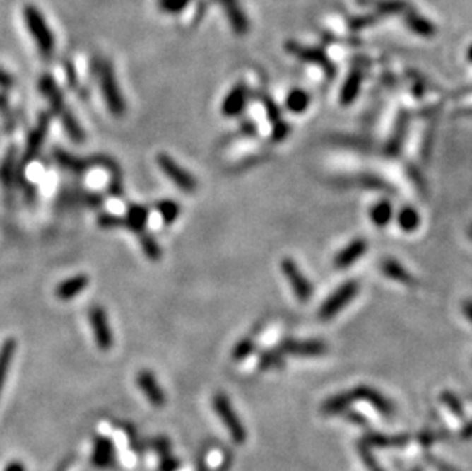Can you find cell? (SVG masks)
Masks as SVG:
<instances>
[{
  "instance_id": "1",
  "label": "cell",
  "mask_w": 472,
  "mask_h": 471,
  "mask_svg": "<svg viewBox=\"0 0 472 471\" xmlns=\"http://www.w3.org/2000/svg\"><path fill=\"white\" fill-rule=\"evenodd\" d=\"M23 17L28 31H30L34 39L42 57L45 60H51L55 51V40L52 31L49 30V25L40 13V9L34 5H26L23 8Z\"/></svg>"
},
{
  "instance_id": "2",
  "label": "cell",
  "mask_w": 472,
  "mask_h": 471,
  "mask_svg": "<svg viewBox=\"0 0 472 471\" xmlns=\"http://www.w3.org/2000/svg\"><path fill=\"white\" fill-rule=\"evenodd\" d=\"M97 71L100 78V88L102 98L106 101V106L110 110V114L115 118L124 117L126 114V101L119 91L118 81L115 77V72L109 60H98Z\"/></svg>"
},
{
  "instance_id": "3",
  "label": "cell",
  "mask_w": 472,
  "mask_h": 471,
  "mask_svg": "<svg viewBox=\"0 0 472 471\" xmlns=\"http://www.w3.org/2000/svg\"><path fill=\"white\" fill-rule=\"evenodd\" d=\"M39 88H40L42 95L46 100H48V103H49V106H51L54 114L60 117L64 130L66 132L77 130L78 126H80L78 121H77V118L73 117L72 110H69L68 107H66L63 93L60 92L59 86H57V83L51 77V75H48V74L43 75V77L39 81Z\"/></svg>"
},
{
  "instance_id": "4",
  "label": "cell",
  "mask_w": 472,
  "mask_h": 471,
  "mask_svg": "<svg viewBox=\"0 0 472 471\" xmlns=\"http://www.w3.org/2000/svg\"><path fill=\"white\" fill-rule=\"evenodd\" d=\"M156 163L163 173L172 181L179 190L185 193H194L197 188V181L191 173H188L184 167L179 165L172 156L165 153H159L156 156Z\"/></svg>"
},
{
  "instance_id": "5",
  "label": "cell",
  "mask_w": 472,
  "mask_h": 471,
  "mask_svg": "<svg viewBox=\"0 0 472 471\" xmlns=\"http://www.w3.org/2000/svg\"><path fill=\"white\" fill-rule=\"evenodd\" d=\"M358 291H360L358 281H346L341 288H338L335 293L324 301L319 309V317L323 320H329L335 317L338 313H341L343 308L347 306L356 297Z\"/></svg>"
},
{
  "instance_id": "6",
  "label": "cell",
  "mask_w": 472,
  "mask_h": 471,
  "mask_svg": "<svg viewBox=\"0 0 472 471\" xmlns=\"http://www.w3.org/2000/svg\"><path fill=\"white\" fill-rule=\"evenodd\" d=\"M89 325L92 327L93 338L101 351H110L113 346V334L109 325V317L106 310L100 305H93L89 309Z\"/></svg>"
},
{
  "instance_id": "7",
  "label": "cell",
  "mask_w": 472,
  "mask_h": 471,
  "mask_svg": "<svg viewBox=\"0 0 472 471\" xmlns=\"http://www.w3.org/2000/svg\"><path fill=\"white\" fill-rule=\"evenodd\" d=\"M281 271H283V274H285V277L288 279L292 289H294L297 298L300 301H303V303H306V301L310 298V296H312V286H310L309 280L306 279L303 272L300 271L297 263L289 257L283 259Z\"/></svg>"
},
{
  "instance_id": "8",
  "label": "cell",
  "mask_w": 472,
  "mask_h": 471,
  "mask_svg": "<svg viewBox=\"0 0 472 471\" xmlns=\"http://www.w3.org/2000/svg\"><path fill=\"white\" fill-rule=\"evenodd\" d=\"M213 406H214V410L219 413V417L222 418L225 426L228 427V430L231 431L232 439L235 442H243L244 441V429L240 424L237 414L234 413L228 398H226L225 395H222V393L216 395L214 400H213Z\"/></svg>"
},
{
  "instance_id": "9",
  "label": "cell",
  "mask_w": 472,
  "mask_h": 471,
  "mask_svg": "<svg viewBox=\"0 0 472 471\" xmlns=\"http://www.w3.org/2000/svg\"><path fill=\"white\" fill-rule=\"evenodd\" d=\"M51 126V115L49 114H42L37 121V126L31 130V134L28 135L26 139V147H25V155H23V163L30 164L37 155L40 153L43 147L45 138L48 135V130Z\"/></svg>"
},
{
  "instance_id": "10",
  "label": "cell",
  "mask_w": 472,
  "mask_h": 471,
  "mask_svg": "<svg viewBox=\"0 0 472 471\" xmlns=\"http://www.w3.org/2000/svg\"><path fill=\"white\" fill-rule=\"evenodd\" d=\"M16 146L8 147V152L0 164V185L8 202L14 199V182H16Z\"/></svg>"
},
{
  "instance_id": "11",
  "label": "cell",
  "mask_w": 472,
  "mask_h": 471,
  "mask_svg": "<svg viewBox=\"0 0 472 471\" xmlns=\"http://www.w3.org/2000/svg\"><path fill=\"white\" fill-rule=\"evenodd\" d=\"M136 383L139 385V389L143 390L146 395V398L153 404L155 407H163L165 404V395L160 389V385L158 384L155 375L148 371H141L136 376Z\"/></svg>"
},
{
  "instance_id": "12",
  "label": "cell",
  "mask_w": 472,
  "mask_h": 471,
  "mask_svg": "<svg viewBox=\"0 0 472 471\" xmlns=\"http://www.w3.org/2000/svg\"><path fill=\"white\" fill-rule=\"evenodd\" d=\"M89 285V277L86 274H78L73 276L68 280L61 281V284L57 286L55 289V297L63 301H68L77 297L80 293H83L84 289Z\"/></svg>"
},
{
  "instance_id": "13",
  "label": "cell",
  "mask_w": 472,
  "mask_h": 471,
  "mask_svg": "<svg viewBox=\"0 0 472 471\" xmlns=\"http://www.w3.org/2000/svg\"><path fill=\"white\" fill-rule=\"evenodd\" d=\"M367 251V242L362 239H356L352 243H348L347 247L336 254L335 257V267L336 268H347L353 265V263L360 259L362 254Z\"/></svg>"
},
{
  "instance_id": "14",
  "label": "cell",
  "mask_w": 472,
  "mask_h": 471,
  "mask_svg": "<svg viewBox=\"0 0 472 471\" xmlns=\"http://www.w3.org/2000/svg\"><path fill=\"white\" fill-rule=\"evenodd\" d=\"M350 397H352V401L365 400L368 402L374 404V406L385 414H389V413L393 412V404L389 400H385L379 392H376L370 388H364V385H361V388H358L353 392H350Z\"/></svg>"
},
{
  "instance_id": "15",
  "label": "cell",
  "mask_w": 472,
  "mask_h": 471,
  "mask_svg": "<svg viewBox=\"0 0 472 471\" xmlns=\"http://www.w3.org/2000/svg\"><path fill=\"white\" fill-rule=\"evenodd\" d=\"M281 351H285L288 354H294V355H307V356H314V355H321L326 352V346L321 342H298V340H289L285 344L281 346Z\"/></svg>"
},
{
  "instance_id": "16",
  "label": "cell",
  "mask_w": 472,
  "mask_h": 471,
  "mask_svg": "<svg viewBox=\"0 0 472 471\" xmlns=\"http://www.w3.org/2000/svg\"><path fill=\"white\" fill-rule=\"evenodd\" d=\"M381 271L384 272V276L390 277L396 281H401V284L407 285V286H413L414 281H416L410 272L394 259H384L381 262Z\"/></svg>"
},
{
  "instance_id": "17",
  "label": "cell",
  "mask_w": 472,
  "mask_h": 471,
  "mask_svg": "<svg viewBox=\"0 0 472 471\" xmlns=\"http://www.w3.org/2000/svg\"><path fill=\"white\" fill-rule=\"evenodd\" d=\"M148 219V210L143 205H130L129 211L126 218H122L124 221V228H129L135 233H143L146 228V223Z\"/></svg>"
},
{
  "instance_id": "18",
  "label": "cell",
  "mask_w": 472,
  "mask_h": 471,
  "mask_svg": "<svg viewBox=\"0 0 472 471\" xmlns=\"http://www.w3.org/2000/svg\"><path fill=\"white\" fill-rule=\"evenodd\" d=\"M54 156L57 159V164H60L66 170H69L72 173H84L88 168L93 164L86 161V159H80L75 158L73 155H69L68 152H64L61 149H55Z\"/></svg>"
},
{
  "instance_id": "19",
  "label": "cell",
  "mask_w": 472,
  "mask_h": 471,
  "mask_svg": "<svg viewBox=\"0 0 472 471\" xmlns=\"http://www.w3.org/2000/svg\"><path fill=\"white\" fill-rule=\"evenodd\" d=\"M16 340L14 338H8L0 347V392L4 389V384L6 380V375L9 371V366L13 363V358L16 354Z\"/></svg>"
},
{
  "instance_id": "20",
  "label": "cell",
  "mask_w": 472,
  "mask_h": 471,
  "mask_svg": "<svg viewBox=\"0 0 472 471\" xmlns=\"http://www.w3.org/2000/svg\"><path fill=\"white\" fill-rule=\"evenodd\" d=\"M243 107H244V89L242 86H237L231 91V93H228V97L225 98L222 112L225 117H235L240 114Z\"/></svg>"
},
{
  "instance_id": "21",
  "label": "cell",
  "mask_w": 472,
  "mask_h": 471,
  "mask_svg": "<svg viewBox=\"0 0 472 471\" xmlns=\"http://www.w3.org/2000/svg\"><path fill=\"white\" fill-rule=\"evenodd\" d=\"M398 223L405 233L416 231L420 225V216L413 207H403L398 214Z\"/></svg>"
},
{
  "instance_id": "22",
  "label": "cell",
  "mask_w": 472,
  "mask_h": 471,
  "mask_svg": "<svg viewBox=\"0 0 472 471\" xmlns=\"http://www.w3.org/2000/svg\"><path fill=\"white\" fill-rule=\"evenodd\" d=\"M370 218L373 221V223L376 225V227H387V225H389V222L391 221L393 218V207L390 202H387V201H382L379 204H376L372 211H370Z\"/></svg>"
},
{
  "instance_id": "23",
  "label": "cell",
  "mask_w": 472,
  "mask_h": 471,
  "mask_svg": "<svg viewBox=\"0 0 472 471\" xmlns=\"http://www.w3.org/2000/svg\"><path fill=\"white\" fill-rule=\"evenodd\" d=\"M156 209L159 211L160 219H163L165 225H172L179 218V214H181V207H179V204L170 199L158 202Z\"/></svg>"
},
{
  "instance_id": "24",
  "label": "cell",
  "mask_w": 472,
  "mask_h": 471,
  "mask_svg": "<svg viewBox=\"0 0 472 471\" xmlns=\"http://www.w3.org/2000/svg\"><path fill=\"white\" fill-rule=\"evenodd\" d=\"M113 456L112 446L109 441H98V444L95 446V451H93V463L100 467L109 465Z\"/></svg>"
},
{
  "instance_id": "25",
  "label": "cell",
  "mask_w": 472,
  "mask_h": 471,
  "mask_svg": "<svg viewBox=\"0 0 472 471\" xmlns=\"http://www.w3.org/2000/svg\"><path fill=\"white\" fill-rule=\"evenodd\" d=\"M139 242H141V247H143V251L146 256L153 260L158 262L160 259V248H159V243L156 242L155 238H152L150 234H141L139 236Z\"/></svg>"
},
{
  "instance_id": "26",
  "label": "cell",
  "mask_w": 472,
  "mask_h": 471,
  "mask_svg": "<svg viewBox=\"0 0 472 471\" xmlns=\"http://www.w3.org/2000/svg\"><path fill=\"white\" fill-rule=\"evenodd\" d=\"M0 118H2L6 134H13L16 129V120L11 112V107H9V101L4 93H0Z\"/></svg>"
},
{
  "instance_id": "27",
  "label": "cell",
  "mask_w": 472,
  "mask_h": 471,
  "mask_svg": "<svg viewBox=\"0 0 472 471\" xmlns=\"http://www.w3.org/2000/svg\"><path fill=\"white\" fill-rule=\"evenodd\" d=\"M286 105H288V109L294 112V114H300V112H303L307 107L309 97L303 91H294L289 93Z\"/></svg>"
},
{
  "instance_id": "28",
  "label": "cell",
  "mask_w": 472,
  "mask_h": 471,
  "mask_svg": "<svg viewBox=\"0 0 472 471\" xmlns=\"http://www.w3.org/2000/svg\"><path fill=\"white\" fill-rule=\"evenodd\" d=\"M348 182H360L362 188H372V190H381V192H389V187L379 178L374 176H360L356 179H350Z\"/></svg>"
},
{
  "instance_id": "29",
  "label": "cell",
  "mask_w": 472,
  "mask_h": 471,
  "mask_svg": "<svg viewBox=\"0 0 472 471\" xmlns=\"http://www.w3.org/2000/svg\"><path fill=\"white\" fill-rule=\"evenodd\" d=\"M358 89H360V75L353 74L350 75V78L346 83L344 91H343V95L341 100L344 105H348V103H352V100L356 97Z\"/></svg>"
},
{
  "instance_id": "30",
  "label": "cell",
  "mask_w": 472,
  "mask_h": 471,
  "mask_svg": "<svg viewBox=\"0 0 472 471\" xmlns=\"http://www.w3.org/2000/svg\"><path fill=\"white\" fill-rule=\"evenodd\" d=\"M190 4V0H159V6L164 13L176 14Z\"/></svg>"
},
{
  "instance_id": "31",
  "label": "cell",
  "mask_w": 472,
  "mask_h": 471,
  "mask_svg": "<svg viewBox=\"0 0 472 471\" xmlns=\"http://www.w3.org/2000/svg\"><path fill=\"white\" fill-rule=\"evenodd\" d=\"M252 349H254V343L249 340V338L240 342L237 346L234 347V351H232L234 360H243L244 356H248L252 352Z\"/></svg>"
},
{
  "instance_id": "32",
  "label": "cell",
  "mask_w": 472,
  "mask_h": 471,
  "mask_svg": "<svg viewBox=\"0 0 472 471\" xmlns=\"http://www.w3.org/2000/svg\"><path fill=\"white\" fill-rule=\"evenodd\" d=\"M14 86V77L9 72H6L5 69L0 68V89H5L9 91L13 89Z\"/></svg>"
},
{
  "instance_id": "33",
  "label": "cell",
  "mask_w": 472,
  "mask_h": 471,
  "mask_svg": "<svg viewBox=\"0 0 472 471\" xmlns=\"http://www.w3.org/2000/svg\"><path fill=\"white\" fill-rule=\"evenodd\" d=\"M442 400H443V401H447V402L449 404V407H451L452 410H454L457 414H461V413H464V412H461V409H460V404H459V401L456 400V397H454V395H452V393H443Z\"/></svg>"
},
{
  "instance_id": "34",
  "label": "cell",
  "mask_w": 472,
  "mask_h": 471,
  "mask_svg": "<svg viewBox=\"0 0 472 471\" xmlns=\"http://www.w3.org/2000/svg\"><path fill=\"white\" fill-rule=\"evenodd\" d=\"M280 363V358L277 354H266L261 358V367H271L277 366Z\"/></svg>"
},
{
  "instance_id": "35",
  "label": "cell",
  "mask_w": 472,
  "mask_h": 471,
  "mask_svg": "<svg viewBox=\"0 0 472 471\" xmlns=\"http://www.w3.org/2000/svg\"><path fill=\"white\" fill-rule=\"evenodd\" d=\"M464 314L466 315V318L472 323V300H466L464 301Z\"/></svg>"
},
{
  "instance_id": "36",
  "label": "cell",
  "mask_w": 472,
  "mask_h": 471,
  "mask_svg": "<svg viewBox=\"0 0 472 471\" xmlns=\"http://www.w3.org/2000/svg\"><path fill=\"white\" fill-rule=\"evenodd\" d=\"M5 471H25V470H23V465H22V464L14 463V464H9V465L6 467Z\"/></svg>"
}]
</instances>
